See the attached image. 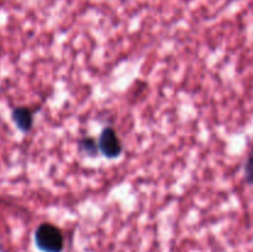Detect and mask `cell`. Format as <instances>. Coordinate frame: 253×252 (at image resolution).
Wrapping results in <instances>:
<instances>
[{
    "instance_id": "cell-5",
    "label": "cell",
    "mask_w": 253,
    "mask_h": 252,
    "mask_svg": "<svg viewBox=\"0 0 253 252\" xmlns=\"http://www.w3.org/2000/svg\"><path fill=\"white\" fill-rule=\"evenodd\" d=\"M244 174H245V180H246L247 184L252 185L253 184V151L250 153L246 162H245Z\"/></svg>"
},
{
    "instance_id": "cell-2",
    "label": "cell",
    "mask_w": 253,
    "mask_h": 252,
    "mask_svg": "<svg viewBox=\"0 0 253 252\" xmlns=\"http://www.w3.org/2000/svg\"><path fill=\"white\" fill-rule=\"evenodd\" d=\"M99 151L106 158H118L123 152V142L113 127H105L99 136Z\"/></svg>"
},
{
    "instance_id": "cell-3",
    "label": "cell",
    "mask_w": 253,
    "mask_h": 252,
    "mask_svg": "<svg viewBox=\"0 0 253 252\" xmlns=\"http://www.w3.org/2000/svg\"><path fill=\"white\" fill-rule=\"evenodd\" d=\"M11 119L22 132H29L34 125V111L27 106H16L11 111Z\"/></svg>"
},
{
    "instance_id": "cell-4",
    "label": "cell",
    "mask_w": 253,
    "mask_h": 252,
    "mask_svg": "<svg viewBox=\"0 0 253 252\" xmlns=\"http://www.w3.org/2000/svg\"><path fill=\"white\" fill-rule=\"evenodd\" d=\"M78 147L82 152L85 153V155L88 156H91V157L98 155V152H100V151H99L98 141L93 137L81 138L78 142Z\"/></svg>"
},
{
    "instance_id": "cell-1",
    "label": "cell",
    "mask_w": 253,
    "mask_h": 252,
    "mask_svg": "<svg viewBox=\"0 0 253 252\" xmlns=\"http://www.w3.org/2000/svg\"><path fill=\"white\" fill-rule=\"evenodd\" d=\"M35 244L42 252H62L64 249V236L56 225L42 222L35 231Z\"/></svg>"
}]
</instances>
